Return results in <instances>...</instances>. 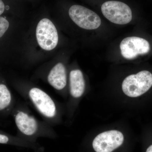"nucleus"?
I'll list each match as a JSON object with an SVG mask.
<instances>
[{
    "label": "nucleus",
    "instance_id": "obj_12",
    "mask_svg": "<svg viewBox=\"0 0 152 152\" xmlns=\"http://www.w3.org/2000/svg\"><path fill=\"white\" fill-rule=\"evenodd\" d=\"M10 23L5 18L0 16V38L2 37L9 28Z\"/></svg>",
    "mask_w": 152,
    "mask_h": 152
},
{
    "label": "nucleus",
    "instance_id": "obj_1",
    "mask_svg": "<svg viewBox=\"0 0 152 152\" xmlns=\"http://www.w3.org/2000/svg\"><path fill=\"white\" fill-rule=\"evenodd\" d=\"M152 87V74L141 71L128 76L122 83L123 91L128 96L136 98L145 94Z\"/></svg>",
    "mask_w": 152,
    "mask_h": 152
},
{
    "label": "nucleus",
    "instance_id": "obj_11",
    "mask_svg": "<svg viewBox=\"0 0 152 152\" xmlns=\"http://www.w3.org/2000/svg\"><path fill=\"white\" fill-rule=\"evenodd\" d=\"M11 95L5 85L0 84V111L8 107L10 104Z\"/></svg>",
    "mask_w": 152,
    "mask_h": 152
},
{
    "label": "nucleus",
    "instance_id": "obj_13",
    "mask_svg": "<svg viewBox=\"0 0 152 152\" xmlns=\"http://www.w3.org/2000/svg\"><path fill=\"white\" fill-rule=\"evenodd\" d=\"M10 7L8 5H5L3 0H0V16L4 13L5 10H8Z\"/></svg>",
    "mask_w": 152,
    "mask_h": 152
},
{
    "label": "nucleus",
    "instance_id": "obj_9",
    "mask_svg": "<svg viewBox=\"0 0 152 152\" xmlns=\"http://www.w3.org/2000/svg\"><path fill=\"white\" fill-rule=\"evenodd\" d=\"M15 123L19 129L26 135H32L37 130L36 120L24 112H20L17 114Z\"/></svg>",
    "mask_w": 152,
    "mask_h": 152
},
{
    "label": "nucleus",
    "instance_id": "obj_7",
    "mask_svg": "<svg viewBox=\"0 0 152 152\" xmlns=\"http://www.w3.org/2000/svg\"><path fill=\"white\" fill-rule=\"evenodd\" d=\"M30 97L37 108L43 115L48 118H53L56 111V105L50 97L38 88L30 90Z\"/></svg>",
    "mask_w": 152,
    "mask_h": 152
},
{
    "label": "nucleus",
    "instance_id": "obj_6",
    "mask_svg": "<svg viewBox=\"0 0 152 152\" xmlns=\"http://www.w3.org/2000/svg\"><path fill=\"white\" fill-rule=\"evenodd\" d=\"M121 53L127 59H133L139 56H143L151 50L150 43L140 37H131L125 38L120 44Z\"/></svg>",
    "mask_w": 152,
    "mask_h": 152
},
{
    "label": "nucleus",
    "instance_id": "obj_14",
    "mask_svg": "<svg viewBox=\"0 0 152 152\" xmlns=\"http://www.w3.org/2000/svg\"><path fill=\"white\" fill-rule=\"evenodd\" d=\"M8 141L9 138L7 136L0 134V143H7Z\"/></svg>",
    "mask_w": 152,
    "mask_h": 152
},
{
    "label": "nucleus",
    "instance_id": "obj_3",
    "mask_svg": "<svg viewBox=\"0 0 152 152\" xmlns=\"http://www.w3.org/2000/svg\"><path fill=\"white\" fill-rule=\"evenodd\" d=\"M69 14L75 23L85 29H96L101 24L100 18L97 14L82 6L75 5L72 6L69 10Z\"/></svg>",
    "mask_w": 152,
    "mask_h": 152
},
{
    "label": "nucleus",
    "instance_id": "obj_5",
    "mask_svg": "<svg viewBox=\"0 0 152 152\" xmlns=\"http://www.w3.org/2000/svg\"><path fill=\"white\" fill-rule=\"evenodd\" d=\"M124 140L122 133L118 130H110L98 135L93 141L96 152H112L122 145Z\"/></svg>",
    "mask_w": 152,
    "mask_h": 152
},
{
    "label": "nucleus",
    "instance_id": "obj_10",
    "mask_svg": "<svg viewBox=\"0 0 152 152\" xmlns=\"http://www.w3.org/2000/svg\"><path fill=\"white\" fill-rule=\"evenodd\" d=\"M70 89L72 96L77 98L81 96L85 89L83 75L80 70H74L70 73Z\"/></svg>",
    "mask_w": 152,
    "mask_h": 152
},
{
    "label": "nucleus",
    "instance_id": "obj_2",
    "mask_svg": "<svg viewBox=\"0 0 152 152\" xmlns=\"http://www.w3.org/2000/svg\"><path fill=\"white\" fill-rule=\"evenodd\" d=\"M101 10L106 18L116 24H126L132 19L130 8L122 2L114 1L105 2L102 6Z\"/></svg>",
    "mask_w": 152,
    "mask_h": 152
},
{
    "label": "nucleus",
    "instance_id": "obj_8",
    "mask_svg": "<svg viewBox=\"0 0 152 152\" xmlns=\"http://www.w3.org/2000/svg\"><path fill=\"white\" fill-rule=\"evenodd\" d=\"M66 81L65 67L62 63H58L50 72L48 81L56 89L61 90L65 87Z\"/></svg>",
    "mask_w": 152,
    "mask_h": 152
},
{
    "label": "nucleus",
    "instance_id": "obj_4",
    "mask_svg": "<svg viewBox=\"0 0 152 152\" xmlns=\"http://www.w3.org/2000/svg\"><path fill=\"white\" fill-rule=\"evenodd\" d=\"M36 36L41 48L50 51L56 47L58 40V32L53 23L47 18L39 22L36 30Z\"/></svg>",
    "mask_w": 152,
    "mask_h": 152
},
{
    "label": "nucleus",
    "instance_id": "obj_15",
    "mask_svg": "<svg viewBox=\"0 0 152 152\" xmlns=\"http://www.w3.org/2000/svg\"><path fill=\"white\" fill-rule=\"evenodd\" d=\"M145 152H152V144L148 147Z\"/></svg>",
    "mask_w": 152,
    "mask_h": 152
}]
</instances>
